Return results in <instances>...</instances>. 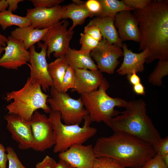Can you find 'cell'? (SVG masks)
Instances as JSON below:
<instances>
[{
	"instance_id": "obj_1",
	"label": "cell",
	"mask_w": 168,
	"mask_h": 168,
	"mask_svg": "<svg viewBox=\"0 0 168 168\" xmlns=\"http://www.w3.org/2000/svg\"><path fill=\"white\" fill-rule=\"evenodd\" d=\"M140 35L139 50L147 49V63L168 59V1L151 0L142 9H135Z\"/></svg>"
},
{
	"instance_id": "obj_2",
	"label": "cell",
	"mask_w": 168,
	"mask_h": 168,
	"mask_svg": "<svg viewBox=\"0 0 168 168\" xmlns=\"http://www.w3.org/2000/svg\"><path fill=\"white\" fill-rule=\"evenodd\" d=\"M93 148L96 157L112 158L125 168H142L156 154L150 144L121 131H114L112 135L99 138Z\"/></svg>"
},
{
	"instance_id": "obj_3",
	"label": "cell",
	"mask_w": 168,
	"mask_h": 168,
	"mask_svg": "<svg viewBox=\"0 0 168 168\" xmlns=\"http://www.w3.org/2000/svg\"><path fill=\"white\" fill-rule=\"evenodd\" d=\"M125 110L111 121L114 131L126 132L151 145L156 153L161 138L158 131L146 114V105L142 99L128 102Z\"/></svg>"
},
{
	"instance_id": "obj_4",
	"label": "cell",
	"mask_w": 168,
	"mask_h": 168,
	"mask_svg": "<svg viewBox=\"0 0 168 168\" xmlns=\"http://www.w3.org/2000/svg\"><path fill=\"white\" fill-rule=\"evenodd\" d=\"M50 97L42 91L40 83L32 82L29 77L21 88L7 93L5 99L7 101L13 100L6 106L8 114L18 115L30 122L34 112L39 109L49 114L51 110L47 100Z\"/></svg>"
},
{
	"instance_id": "obj_5",
	"label": "cell",
	"mask_w": 168,
	"mask_h": 168,
	"mask_svg": "<svg viewBox=\"0 0 168 168\" xmlns=\"http://www.w3.org/2000/svg\"><path fill=\"white\" fill-rule=\"evenodd\" d=\"M109 87L108 82L104 77L96 90L81 94L80 97L92 122H102L110 128L112 119L121 113L115 110L114 107L125 108L128 101L122 98L109 96L106 91Z\"/></svg>"
},
{
	"instance_id": "obj_6",
	"label": "cell",
	"mask_w": 168,
	"mask_h": 168,
	"mask_svg": "<svg viewBox=\"0 0 168 168\" xmlns=\"http://www.w3.org/2000/svg\"><path fill=\"white\" fill-rule=\"evenodd\" d=\"M49 118L52 125L55 144L53 152L55 153L64 152L72 146L82 144L94 136L97 129L91 126L92 121L89 115L84 118L83 125L78 124L66 125L62 122L60 113L51 110Z\"/></svg>"
},
{
	"instance_id": "obj_7",
	"label": "cell",
	"mask_w": 168,
	"mask_h": 168,
	"mask_svg": "<svg viewBox=\"0 0 168 168\" xmlns=\"http://www.w3.org/2000/svg\"><path fill=\"white\" fill-rule=\"evenodd\" d=\"M50 97L47 100L51 110L59 111L61 118L66 125L80 124L89 113L85 108L81 97L72 98L66 92L59 91L53 87L50 89Z\"/></svg>"
},
{
	"instance_id": "obj_8",
	"label": "cell",
	"mask_w": 168,
	"mask_h": 168,
	"mask_svg": "<svg viewBox=\"0 0 168 168\" xmlns=\"http://www.w3.org/2000/svg\"><path fill=\"white\" fill-rule=\"evenodd\" d=\"M69 25L68 21H60L50 27L44 36L41 40L47 46V55L49 58L53 53L57 58L65 56L74 33L68 29Z\"/></svg>"
},
{
	"instance_id": "obj_9",
	"label": "cell",
	"mask_w": 168,
	"mask_h": 168,
	"mask_svg": "<svg viewBox=\"0 0 168 168\" xmlns=\"http://www.w3.org/2000/svg\"><path fill=\"white\" fill-rule=\"evenodd\" d=\"M39 48L41 50L40 52L36 51L34 45L30 49V57L27 64L30 69V79L33 83L38 82L42 89L46 92L53 85V80L48 70V63L46 59L47 47L45 44L38 43Z\"/></svg>"
},
{
	"instance_id": "obj_10",
	"label": "cell",
	"mask_w": 168,
	"mask_h": 168,
	"mask_svg": "<svg viewBox=\"0 0 168 168\" xmlns=\"http://www.w3.org/2000/svg\"><path fill=\"white\" fill-rule=\"evenodd\" d=\"M30 123L33 138L32 149L43 152L54 146L55 141L52 125L46 115L36 111Z\"/></svg>"
},
{
	"instance_id": "obj_11",
	"label": "cell",
	"mask_w": 168,
	"mask_h": 168,
	"mask_svg": "<svg viewBox=\"0 0 168 168\" xmlns=\"http://www.w3.org/2000/svg\"><path fill=\"white\" fill-rule=\"evenodd\" d=\"M90 55L96 61L99 70L111 74L119 64L118 59L123 56V52L121 48L103 38Z\"/></svg>"
},
{
	"instance_id": "obj_12",
	"label": "cell",
	"mask_w": 168,
	"mask_h": 168,
	"mask_svg": "<svg viewBox=\"0 0 168 168\" xmlns=\"http://www.w3.org/2000/svg\"><path fill=\"white\" fill-rule=\"evenodd\" d=\"M5 53L0 58V66L7 69H17L27 64L29 61L30 51L26 50L23 42L14 39L11 35L8 37Z\"/></svg>"
},
{
	"instance_id": "obj_13",
	"label": "cell",
	"mask_w": 168,
	"mask_h": 168,
	"mask_svg": "<svg viewBox=\"0 0 168 168\" xmlns=\"http://www.w3.org/2000/svg\"><path fill=\"white\" fill-rule=\"evenodd\" d=\"M5 119L7 122V129L13 139L18 143L19 148L21 150L32 148L33 138L30 122L13 114L6 115Z\"/></svg>"
},
{
	"instance_id": "obj_14",
	"label": "cell",
	"mask_w": 168,
	"mask_h": 168,
	"mask_svg": "<svg viewBox=\"0 0 168 168\" xmlns=\"http://www.w3.org/2000/svg\"><path fill=\"white\" fill-rule=\"evenodd\" d=\"M58 156L74 168H92L96 157L92 145L81 144L72 146Z\"/></svg>"
},
{
	"instance_id": "obj_15",
	"label": "cell",
	"mask_w": 168,
	"mask_h": 168,
	"mask_svg": "<svg viewBox=\"0 0 168 168\" xmlns=\"http://www.w3.org/2000/svg\"><path fill=\"white\" fill-rule=\"evenodd\" d=\"M63 10V6L60 5L50 8L27 9L26 16L29 19L31 26L35 28H49L60 22Z\"/></svg>"
},
{
	"instance_id": "obj_16",
	"label": "cell",
	"mask_w": 168,
	"mask_h": 168,
	"mask_svg": "<svg viewBox=\"0 0 168 168\" xmlns=\"http://www.w3.org/2000/svg\"><path fill=\"white\" fill-rule=\"evenodd\" d=\"M114 21L119 37L122 42L133 40L139 43L140 35L138 22L131 11L125 10L117 13L114 16Z\"/></svg>"
},
{
	"instance_id": "obj_17",
	"label": "cell",
	"mask_w": 168,
	"mask_h": 168,
	"mask_svg": "<svg viewBox=\"0 0 168 168\" xmlns=\"http://www.w3.org/2000/svg\"><path fill=\"white\" fill-rule=\"evenodd\" d=\"M75 73L74 88L71 92L81 95L96 90L104 78L102 72L98 70L91 71L85 69L74 68Z\"/></svg>"
},
{
	"instance_id": "obj_18",
	"label": "cell",
	"mask_w": 168,
	"mask_h": 168,
	"mask_svg": "<svg viewBox=\"0 0 168 168\" xmlns=\"http://www.w3.org/2000/svg\"><path fill=\"white\" fill-rule=\"evenodd\" d=\"M123 52V61L117 70L118 74L127 75L133 72H142L144 69V64L149 52L147 49L138 53L133 52L128 49L125 43H123L122 48Z\"/></svg>"
},
{
	"instance_id": "obj_19",
	"label": "cell",
	"mask_w": 168,
	"mask_h": 168,
	"mask_svg": "<svg viewBox=\"0 0 168 168\" xmlns=\"http://www.w3.org/2000/svg\"><path fill=\"white\" fill-rule=\"evenodd\" d=\"M114 18L110 16L96 17L91 20L88 24L98 26L103 38L109 43L122 48L123 42L119 38L114 26Z\"/></svg>"
},
{
	"instance_id": "obj_20",
	"label": "cell",
	"mask_w": 168,
	"mask_h": 168,
	"mask_svg": "<svg viewBox=\"0 0 168 168\" xmlns=\"http://www.w3.org/2000/svg\"><path fill=\"white\" fill-rule=\"evenodd\" d=\"M49 28L42 29L35 28L32 26L18 27L11 32V36L22 41L27 50L37 42H39Z\"/></svg>"
},
{
	"instance_id": "obj_21",
	"label": "cell",
	"mask_w": 168,
	"mask_h": 168,
	"mask_svg": "<svg viewBox=\"0 0 168 168\" xmlns=\"http://www.w3.org/2000/svg\"><path fill=\"white\" fill-rule=\"evenodd\" d=\"M65 57L69 65L74 68L91 71L98 70L96 64L88 54L80 50L68 48Z\"/></svg>"
},
{
	"instance_id": "obj_22",
	"label": "cell",
	"mask_w": 168,
	"mask_h": 168,
	"mask_svg": "<svg viewBox=\"0 0 168 168\" xmlns=\"http://www.w3.org/2000/svg\"><path fill=\"white\" fill-rule=\"evenodd\" d=\"M63 7L62 19L68 18L72 21V26L68 29L70 30L73 31L77 26L82 24L87 17H92L85 3L77 5L72 3L63 6Z\"/></svg>"
},
{
	"instance_id": "obj_23",
	"label": "cell",
	"mask_w": 168,
	"mask_h": 168,
	"mask_svg": "<svg viewBox=\"0 0 168 168\" xmlns=\"http://www.w3.org/2000/svg\"><path fill=\"white\" fill-rule=\"evenodd\" d=\"M69 66L65 56L57 58L48 63L49 73L53 82L52 87L58 91H63V80Z\"/></svg>"
},
{
	"instance_id": "obj_24",
	"label": "cell",
	"mask_w": 168,
	"mask_h": 168,
	"mask_svg": "<svg viewBox=\"0 0 168 168\" xmlns=\"http://www.w3.org/2000/svg\"><path fill=\"white\" fill-rule=\"evenodd\" d=\"M101 6V10L96 16L98 17L110 16L114 19L115 15L123 11H133L134 9L126 5L123 0H99Z\"/></svg>"
},
{
	"instance_id": "obj_25",
	"label": "cell",
	"mask_w": 168,
	"mask_h": 168,
	"mask_svg": "<svg viewBox=\"0 0 168 168\" xmlns=\"http://www.w3.org/2000/svg\"><path fill=\"white\" fill-rule=\"evenodd\" d=\"M0 25L3 30L13 25L23 27L31 25L29 19L13 14L11 11L5 10L0 12Z\"/></svg>"
},
{
	"instance_id": "obj_26",
	"label": "cell",
	"mask_w": 168,
	"mask_h": 168,
	"mask_svg": "<svg viewBox=\"0 0 168 168\" xmlns=\"http://www.w3.org/2000/svg\"><path fill=\"white\" fill-rule=\"evenodd\" d=\"M168 75V59L159 60L148 77V82L158 86L162 85V79Z\"/></svg>"
},
{
	"instance_id": "obj_27",
	"label": "cell",
	"mask_w": 168,
	"mask_h": 168,
	"mask_svg": "<svg viewBox=\"0 0 168 168\" xmlns=\"http://www.w3.org/2000/svg\"><path fill=\"white\" fill-rule=\"evenodd\" d=\"M92 168H125L115 159L106 156L96 157Z\"/></svg>"
},
{
	"instance_id": "obj_28",
	"label": "cell",
	"mask_w": 168,
	"mask_h": 168,
	"mask_svg": "<svg viewBox=\"0 0 168 168\" xmlns=\"http://www.w3.org/2000/svg\"><path fill=\"white\" fill-rule=\"evenodd\" d=\"M80 35V43L81 48L80 50L90 54L91 51L97 47L99 42L84 33H81Z\"/></svg>"
},
{
	"instance_id": "obj_29",
	"label": "cell",
	"mask_w": 168,
	"mask_h": 168,
	"mask_svg": "<svg viewBox=\"0 0 168 168\" xmlns=\"http://www.w3.org/2000/svg\"><path fill=\"white\" fill-rule=\"evenodd\" d=\"M75 73L74 68L69 65L63 77V91L66 92L69 89L74 88Z\"/></svg>"
},
{
	"instance_id": "obj_30",
	"label": "cell",
	"mask_w": 168,
	"mask_h": 168,
	"mask_svg": "<svg viewBox=\"0 0 168 168\" xmlns=\"http://www.w3.org/2000/svg\"><path fill=\"white\" fill-rule=\"evenodd\" d=\"M6 150L9 162L8 168H26L21 162L12 147L8 146Z\"/></svg>"
},
{
	"instance_id": "obj_31",
	"label": "cell",
	"mask_w": 168,
	"mask_h": 168,
	"mask_svg": "<svg viewBox=\"0 0 168 168\" xmlns=\"http://www.w3.org/2000/svg\"><path fill=\"white\" fill-rule=\"evenodd\" d=\"M142 168H168L161 156L157 153L147 162Z\"/></svg>"
},
{
	"instance_id": "obj_32",
	"label": "cell",
	"mask_w": 168,
	"mask_h": 168,
	"mask_svg": "<svg viewBox=\"0 0 168 168\" xmlns=\"http://www.w3.org/2000/svg\"><path fill=\"white\" fill-rule=\"evenodd\" d=\"M83 33L99 42L103 39L99 28L95 25L88 24L85 27Z\"/></svg>"
},
{
	"instance_id": "obj_33",
	"label": "cell",
	"mask_w": 168,
	"mask_h": 168,
	"mask_svg": "<svg viewBox=\"0 0 168 168\" xmlns=\"http://www.w3.org/2000/svg\"><path fill=\"white\" fill-rule=\"evenodd\" d=\"M35 8H50L59 5L63 0H31Z\"/></svg>"
},
{
	"instance_id": "obj_34",
	"label": "cell",
	"mask_w": 168,
	"mask_h": 168,
	"mask_svg": "<svg viewBox=\"0 0 168 168\" xmlns=\"http://www.w3.org/2000/svg\"><path fill=\"white\" fill-rule=\"evenodd\" d=\"M85 4L92 17L96 16L101 10V4L99 0H88L86 1Z\"/></svg>"
},
{
	"instance_id": "obj_35",
	"label": "cell",
	"mask_w": 168,
	"mask_h": 168,
	"mask_svg": "<svg viewBox=\"0 0 168 168\" xmlns=\"http://www.w3.org/2000/svg\"><path fill=\"white\" fill-rule=\"evenodd\" d=\"M127 6L135 9H142L146 7L151 0H123Z\"/></svg>"
},
{
	"instance_id": "obj_36",
	"label": "cell",
	"mask_w": 168,
	"mask_h": 168,
	"mask_svg": "<svg viewBox=\"0 0 168 168\" xmlns=\"http://www.w3.org/2000/svg\"><path fill=\"white\" fill-rule=\"evenodd\" d=\"M57 163L54 159L46 155L41 161L36 164L35 168H56Z\"/></svg>"
},
{
	"instance_id": "obj_37",
	"label": "cell",
	"mask_w": 168,
	"mask_h": 168,
	"mask_svg": "<svg viewBox=\"0 0 168 168\" xmlns=\"http://www.w3.org/2000/svg\"><path fill=\"white\" fill-rule=\"evenodd\" d=\"M157 153H158L161 157L168 154V136L161 139Z\"/></svg>"
},
{
	"instance_id": "obj_38",
	"label": "cell",
	"mask_w": 168,
	"mask_h": 168,
	"mask_svg": "<svg viewBox=\"0 0 168 168\" xmlns=\"http://www.w3.org/2000/svg\"><path fill=\"white\" fill-rule=\"evenodd\" d=\"M6 152V149L0 143V168H7V163L8 160Z\"/></svg>"
},
{
	"instance_id": "obj_39",
	"label": "cell",
	"mask_w": 168,
	"mask_h": 168,
	"mask_svg": "<svg viewBox=\"0 0 168 168\" xmlns=\"http://www.w3.org/2000/svg\"><path fill=\"white\" fill-rule=\"evenodd\" d=\"M8 5V10L11 11L15 12L18 8V4L24 1L22 0H6Z\"/></svg>"
},
{
	"instance_id": "obj_40",
	"label": "cell",
	"mask_w": 168,
	"mask_h": 168,
	"mask_svg": "<svg viewBox=\"0 0 168 168\" xmlns=\"http://www.w3.org/2000/svg\"><path fill=\"white\" fill-rule=\"evenodd\" d=\"M127 77L130 83L133 86L140 82V78L135 72L127 75Z\"/></svg>"
},
{
	"instance_id": "obj_41",
	"label": "cell",
	"mask_w": 168,
	"mask_h": 168,
	"mask_svg": "<svg viewBox=\"0 0 168 168\" xmlns=\"http://www.w3.org/2000/svg\"><path fill=\"white\" fill-rule=\"evenodd\" d=\"M134 92L137 94L144 95L145 93V87L140 82L133 86Z\"/></svg>"
},
{
	"instance_id": "obj_42",
	"label": "cell",
	"mask_w": 168,
	"mask_h": 168,
	"mask_svg": "<svg viewBox=\"0 0 168 168\" xmlns=\"http://www.w3.org/2000/svg\"><path fill=\"white\" fill-rule=\"evenodd\" d=\"M56 168H74L67 161L59 159Z\"/></svg>"
},
{
	"instance_id": "obj_43",
	"label": "cell",
	"mask_w": 168,
	"mask_h": 168,
	"mask_svg": "<svg viewBox=\"0 0 168 168\" xmlns=\"http://www.w3.org/2000/svg\"><path fill=\"white\" fill-rule=\"evenodd\" d=\"M7 38L0 33V46L5 47L7 46Z\"/></svg>"
},
{
	"instance_id": "obj_44",
	"label": "cell",
	"mask_w": 168,
	"mask_h": 168,
	"mask_svg": "<svg viewBox=\"0 0 168 168\" xmlns=\"http://www.w3.org/2000/svg\"><path fill=\"white\" fill-rule=\"evenodd\" d=\"M8 7V5L6 0H0V12L6 10Z\"/></svg>"
},
{
	"instance_id": "obj_45",
	"label": "cell",
	"mask_w": 168,
	"mask_h": 168,
	"mask_svg": "<svg viewBox=\"0 0 168 168\" xmlns=\"http://www.w3.org/2000/svg\"><path fill=\"white\" fill-rule=\"evenodd\" d=\"M72 1L73 3L77 5L83 4H85L86 2L79 0H72Z\"/></svg>"
},
{
	"instance_id": "obj_46",
	"label": "cell",
	"mask_w": 168,
	"mask_h": 168,
	"mask_svg": "<svg viewBox=\"0 0 168 168\" xmlns=\"http://www.w3.org/2000/svg\"><path fill=\"white\" fill-rule=\"evenodd\" d=\"M162 158L166 166L168 167V154H166Z\"/></svg>"
},
{
	"instance_id": "obj_47",
	"label": "cell",
	"mask_w": 168,
	"mask_h": 168,
	"mask_svg": "<svg viewBox=\"0 0 168 168\" xmlns=\"http://www.w3.org/2000/svg\"><path fill=\"white\" fill-rule=\"evenodd\" d=\"M4 47L0 46V58L1 54L3 52V50H4Z\"/></svg>"
}]
</instances>
